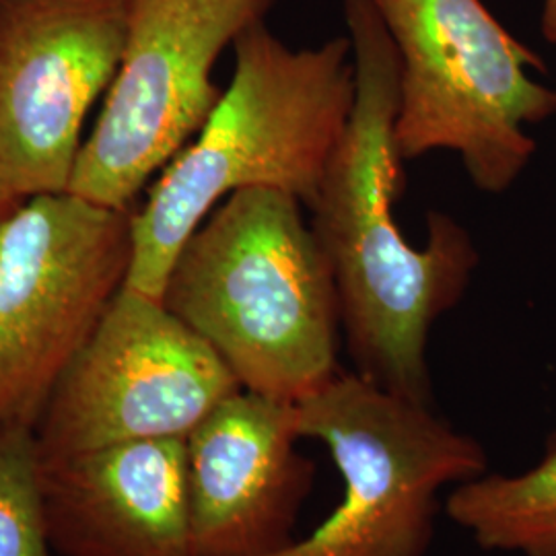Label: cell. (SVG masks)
<instances>
[{
    "label": "cell",
    "instance_id": "cell-13",
    "mask_svg": "<svg viewBox=\"0 0 556 556\" xmlns=\"http://www.w3.org/2000/svg\"><path fill=\"white\" fill-rule=\"evenodd\" d=\"M40 498V452L31 429H0V556H52Z\"/></svg>",
    "mask_w": 556,
    "mask_h": 556
},
{
    "label": "cell",
    "instance_id": "cell-9",
    "mask_svg": "<svg viewBox=\"0 0 556 556\" xmlns=\"http://www.w3.org/2000/svg\"><path fill=\"white\" fill-rule=\"evenodd\" d=\"M130 0H0V186L68 192L80 130L116 77Z\"/></svg>",
    "mask_w": 556,
    "mask_h": 556
},
{
    "label": "cell",
    "instance_id": "cell-12",
    "mask_svg": "<svg viewBox=\"0 0 556 556\" xmlns=\"http://www.w3.org/2000/svg\"><path fill=\"white\" fill-rule=\"evenodd\" d=\"M445 514L484 551L556 556V431L528 470L454 486Z\"/></svg>",
    "mask_w": 556,
    "mask_h": 556
},
{
    "label": "cell",
    "instance_id": "cell-7",
    "mask_svg": "<svg viewBox=\"0 0 556 556\" xmlns=\"http://www.w3.org/2000/svg\"><path fill=\"white\" fill-rule=\"evenodd\" d=\"M275 0H130L116 77L83 142L68 192L135 208L147 181L197 137L219 103L223 50Z\"/></svg>",
    "mask_w": 556,
    "mask_h": 556
},
{
    "label": "cell",
    "instance_id": "cell-5",
    "mask_svg": "<svg viewBox=\"0 0 556 556\" xmlns=\"http://www.w3.org/2000/svg\"><path fill=\"white\" fill-rule=\"evenodd\" d=\"M298 427L330 452L342 497L312 534L266 556H425L441 491L489 472L477 439L358 374L298 402Z\"/></svg>",
    "mask_w": 556,
    "mask_h": 556
},
{
    "label": "cell",
    "instance_id": "cell-15",
    "mask_svg": "<svg viewBox=\"0 0 556 556\" xmlns=\"http://www.w3.org/2000/svg\"><path fill=\"white\" fill-rule=\"evenodd\" d=\"M23 202H25V199H21L17 194H13L11 190L0 186V227H2L4 220L9 219L20 208Z\"/></svg>",
    "mask_w": 556,
    "mask_h": 556
},
{
    "label": "cell",
    "instance_id": "cell-10",
    "mask_svg": "<svg viewBox=\"0 0 556 556\" xmlns=\"http://www.w3.org/2000/svg\"><path fill=\"white\" fill-rule=\"evenodd\" d=\"M298 402L239 390L186 438L192 556H266L295 538L316 464L299 452Z\"/></svg>",
    "mask_w": 556,
    "mask_h": 556
},
{
    "label": "cell",
    "instance_id": "cell-14",
    "mask_svg": "<svg viewBox=\"0 0 556 556\" xmlns=\"http://www.w3.org/2000/svg\"><path fill=\"white\" fill-rule=\"evenodd\" d=\"M542 36L556 46V0H544V7H542Z\"/></svg>",
    "mask_w": 556,
    "mask_h": 556
},
{
    "label": "cell",
    "instance_id": "cell-3",
    "mask_svg": "<svg viewBox=\"0 0 556 556\" xmlns=\"http://www.w3.org/2000/svg\"><path fill=\"white\" fill-rule=\"evenodd\" d=\"M301 206L277 188L233 192L181 245L163 291L243 390L287 402L340 374L337 278Z\"/></svg>",
    "mask_w": 556,
    "mask_h": 556
},
{
    "label": "cell",
    "instance_id": "cell-8",
    "mask_svg": "<svg viewBox=\"0 0 556 556\" xmlns=\"http://www.w3.org/2000/svg\"><path fill=\"white\" fill-rule=\"evenodd\" d=\"M239 390L217 351L161 299L122 287L48 400L38 452L186 439Z\"/></svg>",
    "mask_w": 556,
    "mask_h": 556
},
{
    "label": "cell",
    "instance_id": "cell-1",
    "mask_svg": "<svg viewBox=\"0 0 556 556\" xmlns=\"http://www.w3.org/2000/svg\"><path fill=\"white\" fill-rule=\"evenodd\" d=\"M357 68V100L319 188L312 229L337 278L342 330L358 376L431 406L427 342L477 268L468 231L441 211L427 213V241L410 245L392 204L404 192L394 142L400 62L374 0H344Z\"/></svg>",
    "mask_w": 556,
    "mask_h": 556
},
{
    "label": "cell",
    "instance_id": "cell-2",
    "mask_svg": "<svg viewBox=\"0 0 556 556\" xmlns=\"http://www.w3.org/2000/svg\"><path fill=\"white\" fill-rule=\"evenodd\" d=\"M236 73L204 126L132 211L124 287L161 299L181 245L223 200L277 188L312 208L357 100L351 38L291 50L260 21L236 43Z\"/></svg>",
    "mask_w": 556,
    "mask_h": 556
},
{
    "label": "cell",
    "instance_id": "cell-11",
    "mask_svg": "<svg viewBox=\"0 0 556 556\" xmlns=\"http://www.w3.org/2000/svg\"><path fill=\"white\" fill-rule=\"evenodd\" d=\"M41 514L64 556H192L186 439L40 457Z\"/></svg>",
    "mask_w": 556,
    "mask_h": 556
},
{
    "label": "cell",
    "instance_id": "cell-6",
    "mask_svg": "<svg viewBox=\"0 0 556 556\" xmlns=\"http://www.w3.org/2000/svg\"><path fill=\"white\" fill-rule=\"evenodd\" d=\"M132 211L73 192L27 199L0 227V429H31L124 287Z\"/></svg>",
    "mask_w": 556,
    "mask_h": 556
},
{
    "label": "cell",
    "instance_id": "cell-4",
    "mask_svg": "<svg viewBox=\"0 0 556 556\" xmlns=\"http://www.w3.org/2000/svg\"><path fill=\"white\" fill-rule=\"evenodd\" d=\"M400 62L394 142L400 160L459 155L478 190L505 192L534 157L526 132L556 114V89L534 50L482 0H374Z\"/></svg>",
    "mask_w": 556,
    "mask_h": 556
}]
</instances>
